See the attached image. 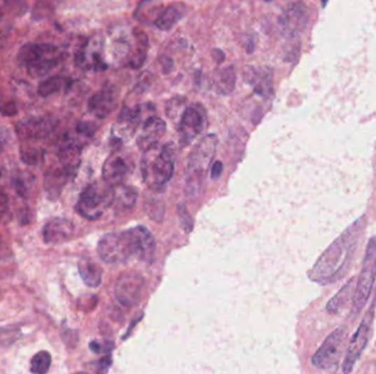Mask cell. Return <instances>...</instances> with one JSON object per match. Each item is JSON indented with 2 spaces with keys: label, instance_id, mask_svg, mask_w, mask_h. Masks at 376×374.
<instances>
[{
  "label": "cell",
  "instance_id": "1",
  "mask_svg": "<svg viewBox=\"0 0 376 374\" xmlns=\"http://www.w3.org/2000/svg\"><path fill=\"white\" fill-rule=\"evenodd\" d=\"M363 227L364 217L350 225L318 258L308 273L310 280L321 285L341 280L350 269Z\"/></svg>",
  "mask_w": 376,
  "mask_h": 374
},
{
  "label": "cell",
  "instance_id": "2",
  "mask_svg": "<svg viewBox=\"0 0 376 374\" xmlns=\"http://www.w3.org/2000/svg\"><path fill=\"white\" fill-rule=\"evenodd\" d=\"M175 148L173 144L156 145L144 152L141 171L150 188L160 189L171 180L174 173Z\"/></svg>",
  "mask_w": 376,
  "mask_h": 374
},
{
  "label": "cell",
  "instance_id": "3",
  "mask_svg": "<svg viewBox=\"0 0 376 374\" xmlns=\"http://www.w3.org/2000/svg\"><path fill=\"white\" fill-rule=\"evenodd\" d=\"M217 145V136L209 134L202 138L190 152L187 164V196H195L200 194L208 167L215 157Z\"/></svg>",
  "mask_w": 376,
  "mask_h": 374
},
{
  "label": "cell",
  "instance_id": "4",
  "mask_svg": "<svg viewBox=\"0 0 376 374\" xmlns=\"http://www.w3.org/2000/svg\"><path fill=\"white\" fill-rule=\"evenodd\" d=\"M62 61V54L57 46L46 43H27L18 53V62L26 67L28 74L40 78L49 74Z\"/></svg>",
  "mask_w": 376,
  "mask_h": 374
},
{
  "label": "cell",
  "instance_id": "5",
  "mask_svg": "<svg viewBox=\"0 0 376 374\" xmlns=\"http://www.w3.org/2000/svg\"><path fill=\"white\" fill-rule=\"evenodd\" d=\"M376 281V236L372 237L366 246L365 254L362 261L361 271L354 289L351 315L352 317L362 312L369 302Z\"/></svg>",
  "mask_w": 376,
  "mask_h": 374
},
{
  "label": "cell",
  "instance_id": "6",
  "mask_svg": "<svg viewBox=\"0 0 376 374\" xmlns=\"http://www.w3.org/2000/svg\"><path fill=\"white\" fill-rule=\"evenodd\" d=\"M113 187L106 182L103 185L95 182L83 190L77 201L76 211L85 219L97 220L113 203Z\"/></svg>",
  "mask_w": 376,
  "mask_h": 374
},
{
  "label": "cell",
  "instance_id": "7",
  "mask_svg": "<svg viewBox=\"0 0 376 374\" xmlns=\"http://www.w3.org/2000/svg\"><path fill=\"white\" fill-rule=\"evenodd\" d=\"M376 304H371L368 313L364 315L363 319L358 325L356 333L351 337L348 348L342 361L343 374H351L356 367V362L361 358L362 354L369 344L370 338L373 331L374 315H375Z\"/></svg>",
  "mask_w": 376,
  "mask_h": 374
},
{
  "label": "cell",
  "instance_id": "8",
  "mask_svg": "<svg viewBox=\"0 0 376 374\" xmlns=\"http://www.w3.org/2000/svg\"><path fill=\"white\" fill-rule=\"evenodd\" d=\"M98 254L106 264L118 265L134 257L130 232L109 233L102 237L98 243Z\"/></svg>",
  "mask_w": 376,
  "mask_h": 374
},
{
  "label": "cell",
  "instance_id": "9",
  "mask_svg": "<svg viewBox=\"0 0 376 374\" xmlns=\"http://www.w3.org/2000/svg\"><path fill=\"white\" fill-rule=\"evenodd\" d=\"M348 338L347 326L335 329L312 356V364L320 370L333 369L340 361Z\"/></svg>",
  "mask_w": 376,
  "mask_h": 374
},
{
  "label": "cell",
  "instance_id": "10",
  "mask_svg": "<svg viewBox=\"0 0 376 374\" xmlns=\"http://www.w3.org/2000/svg\"><path fill=\"white\" fill-rule=\"evenodd\" d=\"M308 19V8L304 3H288L279 15L277 27L281 36L295 40L307 27Z\"/></svg>",
  "mask_w": 376,
  "mask_h": 374
},
{
  "label": "cell",
  "instance_id": "11",
  "mask_svg": "<svg viewBox=\"0 0 376 374\" xmlns=\"http://www.w3.org/2000/svg\"><path fill=\"white\" fill-rule=\"evenodd\" d=\"M207 125L206 111L200 105L187 107L179 123V141L183 145H188Z\"/></svg>",
  "mask_w": 376,
  "mask_h": 374
},
{
  "label": "cell",
  "instance_id": "12",
  "mask_svg": "<svg viewBox=\"0 0 376 374\" xmlns=\"http://www.w3.org/2000/svg\"><path fill=\"white\" fill-rule=\"evenodd\" d=\"M144 283V277L140 273H123L116 282V296L123 305L133 308L140 301Z\"/></svg>",
  "mask_w": 376,
  "mask_h": 374
},
{
  "label": "cell",
  "instance_id": "13",
  "mask_svg": "<svg viewBox=\"0 0 376 374\" xmlns=\"http://www.w3.org/2000/svg\"><path fill=\"white\" fill-rule=\"evenodd\" d=\"M119 92L115 86L108 85L92 94L88 101V109L98 119H105L118 106Z\"/></svg>",
  "mask_w": 376,
  "mask_h": 374
},
{
  "label": "cell",
  "instance_id": "14",
  "mask_svg": "<svg viewBox=\"0 0 376 374\" xmlns=\"http://www.w3.org/2000/svg\"><path fill=\"white\" fill-rule=\"evenodd\" d=\"M142 119V107H127L119 113L113 127V136L116 141L128 140L136 133Z\"/></svg>",
  "mask_w": 376,
  "mask_h": 374
},
{
  "label": "cell",
  "instance_id": "15",
  "mask_svg": "<svg viewBox=\"0 0 376 374\" xmlns=\"http://www.w3.org/2000/svg\"><path fill=\"white\" fill-rule=\"evenodd\" d=\"M244 80L253 88L254 92L264 99L273 96V71L267 67L249 66L244 69Z\"/></svg>",
  "mask_w": 376,
  "mask_h": 374
},
{
  "label": "cell",
  "instance_id": "16",
  "mask_svg": "<svg viewBox=\"0 0 376 374\" xmlns=\"http://www.w3.org/2000/svg\"><path fill=\"white\" fill-rule=\"evenodd\" d=\"M55 121L51 117H30L20 121L15 127L19 138L22 140H39L44 138L54 130Z\"/></svg>",
  "mask_w": 376,
  "mask_h": 374
},
{
  "label": "cell",
  "instance_id": "17",
  "mask_svg": "<svg viewBox=\"0 0 376 374\" xmlns=\"http://www.w3.org/2000/svg\"><path fill=\"white\" fill-rule=\"evenodd\" d=\"M132 240L134 257L141 261L151 264L155 257L156 245L153 235L144 226H136L129 229Z\"/></svg>",
  "mask_w": 376,
  "mask_h": 374
},
{
  "label": "cell",
  "instance_id": "18",
  "mask_svg": "<svg viewBox=\"0 0 376 374\" xmlns=\"http://www.w3.org/2000/svg\"><path fill=\"white\" fill-rule=\"evenodd\" d=\"M167 132V124L161 117H148L144 122L142 132L139 135L138 146L142 152H146L154 146L159 145L160 140Z\"/></svg>",
  "mask_w": 376,
  "mask_h": 374
},
{
  "label": "cell",
  "instance_id": "19",
  "mask_svg": "<svg viewBox=\"0 0 376 374\" xmlns=\"http://www.w3.org/2000/svg\"><path fill=\"white\" fill-rule=\"evenodd\" d=\"M74 233L72 222L65 219H53L44 225L42 235L46 244H61L67 242Z\"/></svg>",
  "mask_w": 376,
  "mask_h": 374
},
{
  "label": "cell",
  "instance_id": "20",
  "mask_svg": "<svg viewBox=\"0 0 376 374\" xmlns=\"http://www.w3.org/2000/svg\"><path fill=\"white\" fill-rule=\"evenodd\" d=\"M129 167L127 161L118 154H113L107 158L104 164L103 179L111 187H119L123 184L128 173Z\"/></svg>",
  "mask_w": 376,
  "mask_h": 374
},
{
  "label": "cell",
  "instance_id": "21",
  "mask_svg": "<svg viewBox=\"0 0 376 374\" xmlns=\"http://www.w3.org/2000/svg\"><path fill=\"white\" fill-rule=\"evenodd\" d=\"M185 13H186V7L182 3H174V5L169 6L155 19L154 24L159 30H171L184 17Z\"/></svg>",
  "mask_w": 376,
  "mask_h": 374
},
{
  "label": "cell",
  "instance_id": "22",
  "mask_svg": "<svg viewBox=\"0 0 376 374\" xmlns=\"http://www.w3.org/2000/svg\"><path fill=\"white\" fill-rule=\"evenodd\" d=\"M356 285V279L352 278L346 285H343V288L340 289L338 293L328 302L327 306H326L328 313L338 314L342 308L348 305L350 301L352 303Z\"/></svg>",
  "mask_w": 376,
  "mask_h": 374
},
{
  "label": "cell",
  "instance_id": "23",
  "mask_svg": "<svg viewBox=\"0 0 376 374\" xmlns=\"http://www.w3.org/2000/svg\"><path fill=\"white\" fill-rule=\"evenodd\" d=\"M78 271L85 285L90 288H97L103 281V270L92 260L84 258L78 262Z\"/></svg>",
  "mask_w": 376,
  "mask_h": 374
},
{
  "label": "cell",
  "instance_id": "24",
  "mask_svg": "<svg viewBox=\"0 0 376 374\" xmlns=\"http://www.w3.org/2000/svg\"><path fill=\"white\" fill-rule=\"evenodd\" d=\"M236 71L231 66L219 69L214 77V86L219 94H230L236 87Z\"/></svg>",
  "mask_w": 376,
  "mask_h": 374
},
{
  "label": "cell",
  "instance_id": "25",
  "mask_svg": "<svg viewBox=\"0 0 376 374\" xmlns=\"http://www.w3.org/2000/svg\"><path fill=\"white\" fill-rule=\"evenodd\" d=\"M72 171L69 169H55L48 173L46 178V189L52 196H59L62 189L67 184V178L72 175Z\"/></svg>",
  "mask_w": 376,
  "mask_h": 374
},
{
  "label": "cell",
  "instance_id": "26",
  "mask_svg": "<svg viewBox=\"0 0 376 374\" xmlns=\"http://www.w3.org/2000/svg\"><path fill=\"white\" fill-rule=\"evenodd\" d=\"M113 194H115L113 203L118 204L123 209H132L134 204L137 203L138 194H137L136 189L132 188V187L121 185V186L116 187V189H113Z\"/></svg>",
  "mask_w": 376,
  "mask_h": 374
},
{
  "label": "cell",
  "instance_id": "27",
  "mask_svg": "<svg viewBox=\"0 0 376 374\" xmlns=\"http://www.w3.org/2000/svg\"><path fill=\"white\" fill-rule=\"evenodd\" d=\"M187 99L183 96H176V97L172 98L167 101V115L169 119L173 121H177L179 123L181 117H182L183 113H185V110L187 109Z\"/></svg>",
  "mask_w": 376,
  "mask_h": 374
},
{
  "label": "cell",
  "instance_id": "28",
  "mask_svg": "<svg viewBox=\"0 0 376 374\" xmlns=\"http://www.w3.org/2000/svg\"><path fill=\"white\" fill-rule=\"evenodd\" d=\"M52 357L46 350L34 354L31 360V372L34 374H46L51 367Z\"/></svg>",
  "mask_w": 376,
  "mask_h": 374
},
{
  "label": "cell",
  "instance_id": "29",
  "mask_svg": "<svg viewBox=\"0 0 376 374\" xmlns=\"http://www.w3.org/2000/svg\"><path fill=\"white\" fill-rule=\"evenodd\" d=\"M64 86V78L53 76L48 78L39 85L38 94L43 98H48L51 94H57Z\"/></svg>",
  "mask_w": 376,
  "mask_h": 374
},
{
  "label": "cell",
  "instance_id": "30",
  "mask_svg": "<svg viewBox=\"0 0 376 374\" xmlns=\"http://www.w3.org/2000/svg\"><path fill=\"white\" fill-rule=\"evenodd\" d=\"M44 153L40 148H27L21 150V158L28 165H36L41 163Z\"/></svg>",
  "mask_w": 376,
  "mask_h": 374
},
{
  "label": "cell",
  "instance_id": "31",
  "mask_svg": "<svg viewBox=\"0 0 376 374\" xmlns=\"http://www.w3.org/2000/svg\"><path fill=\"white\" fill-rule=\"evenodd\" d=\"M146 210L148 217H151L154 221H163L164 204L160 200L153 199L151 201H146Z\"/></svg>",
  "mask_w": 376,
  "mask_h": 374
},
{
  "label": "cell",
  "instance_id": "32",
  "mask_svg": "<svg viewBox=\"0 0 376 374\" xmlns=\"http://www.w3.org/2000/svg\"><path fill=\"white\" fill-rule=\"evenodd\" d=\"M177 214H179V222H181L183 229H185V232H192L194 222H193L192 217H190V213L187 211L184 204H179L177 206Z\"/></svg>",
  "mask_w": 376,
  "mask_h": 374
},
{
  "label": "cell",
  "instance_id": "33",
  "mask_svg": "<svg viewBox=\"0 0 376 374\" xmlns=\"http://www.w3.org/2000/svg\"><path fill=\"white\" fill-rule=\"evenodd\" d=\"M77 131L81 134L85 135V136H88L90 138L96 131V127L94 125V122H86V121H83V122L78 123L77 125Z\"/></svg>",
  "mask_w": 376,
  "mask_h": 374
},
{
  "label": "cell",
  "instance_id": "34",
  "mask_svg": "<svg viewBox=\"0 0 376 374\" xmlns=\"http://www.w3.org/2000/svg\"><path fill=\"white\" fill-rule=\"evenodd\" d=\"M18 109H17L15 102H8L6 105L0 107V113H3V115H15Z\"/></svg>",
  "mask_w": 376,
  "mask_h": 374
},
{
  "label": "cell",
  "instance_id": "35",
  "mask_svg": "<svg viewBox=\"0 0 376 374\" xmlns=\"http://www.w3.org/2000/svg\"><path fill=\"white\" fill-rule=\"evenodd\" d=\"M223 164H221V161H215V164L213 165V168H211V177H213V179L219 178V177L221 176V173H223Z\"/></svg>",
  "mask_w": 376,
  "mask_h": 374
},
{
  "label": "cell",
  "instance_id": "36",
  "mask_svg": "<svg viewBox=\"0 0 376 374\" xmlns=\"http://www.w3.org/2000/svg\"><path fill=\"white\" fill-rule=\"evenodd\" d=\"M161 65L164 74H167L169 71H171L172 67H173V62H172L169 57H163L161 59Z\"/></svg>",
  "mask_w": 376,
  "mask_h": 374
},
{
  "label": "cell",
  "instance_id": "37",
  "mask_svg": "<svg viewBox=\"0 0 376 374\" xmlns=\"http://www.w3.org/2000/svg\"><path fill=\"white\" fill-rule=\"evenodd\" d=\"M214 57H215L217 63L219 64H221V62L225 61V54H223V51H221V50H215V51H214Z\"/></svg>",
  "mask_w": 376,
  "mask_h": 374
},
{
  "label": "cell",
  "instance_id": "38",
  "mask_svg": "<svg viewBox=\"0 0 376 374\" xmlns=\"http://www.w3.org/2000/svg\"><path fill=\"white\" fill-rule=\"evenodd\" d=\"M78 374H86V373H82V372H81V373H78Z\"/></svg>",
  "mask_w": 376,
  "mask_h": 374
},
{
  "label": "cell",
  "instance_id": "39",
  "mask_svg": "<svg viewBox=\"0 0 376 374\" xmlns=\"http://www.w3.org/2000/svg\"><path fill=\"white\" fill-rule=\"evenodd\" d=\"M0 146H1V144H0Z\"/></svg>",
  "mask_w": 376,
  "mask_h": 374
}]
</instances>
